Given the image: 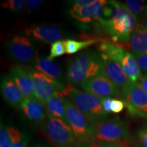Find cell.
Returning <instances> with one entry per match:
<instances>
[{"mask_svg":"<svg viewBox=\"0 0 147 147\" xmlns=\"http://www.w3.org/2000/svg\"><path fill=\"white\" fill-rule=\"evenodd\" d=\"M108 3L113 8L112 15L107 18H100L99 21L117 45H126L135 30L138 19L128 10L124 3L115 1H109Z\"/></svg>","mask_w":147,"mask_h":147,"instance_id":"obj_1","label":"cell"},{"mask_svg":"<svg viewBox=\"0 0 147 147\" xmlns=\"http://www.w3.org/2000/svg\"><path fill=\"white\" fill-rule=\"evenodd\" d=\"M102 71V59L100 55L86 51L76 57L69 64L67 80L71 85L81 84Z\"/></svg>","mask_w":147,"mask_h":147,"instance_id":"obj_2","label":"cell"},{"mask_svg":"<svg viewBox=\"0 0 147 147\" xmlns=\"http://www.w3.org/2000/svg\"><path fill=\"white\" fill-rule=\"evenodd\" d=\"M62 94L63 96L68 97V100L93 123L106 118L107 115L103 110L102 99L87 92L75 89L71 84L65 88Z\"/></svg>","mask_w":147,"mask_h":147,"instance_id":"obj_3","label":"cell"},{"mask_svg":"<svg viewBox=\"0 0 147 147\" xmlns=\"http://www.w3.org/2000/svg\"><path fill=\"white\" fill-rule=\"evenodd\" d=\"M129 136L127 125L119 117L105 119L94 125L90 140L97 142H115L123 147Z\"/></svg>","mask_w":147,"mask_h":147,"instance_id":"obj_4","label":"cell"},{"mask_svg":"<svg viewBox=\"0 0 147 147\" xmlns=\"http://www.w3.org/2000/svg\"><path fill=\"white\" fill-rule=\"evenodd\" d=\"M42 130L55 147H73L76 142L70 127L61 119L49 114L42 123Z\"/></svg>","mask_w":147,"mask_h":147,"instance_id":"obj_5","label":"cell"},{"mask_svg":"<svg viewBox=\"0 0 147 147\" xmlns=\"http://www.w3.org/2000/svg\"><path fill=\"white\" fill-rule=\"evenodd\" d=\"M121 97L130 116L147 119V94L138 82H130Z\"/></svg>","mask_w":147,"mask_h":147,"instance_id":"obj_6","label":"cell"},{"mask_svg":"<svg viewBox=\"0 0 147 147\" xmlns=\"http://www.w3.org/2000/svg\"><path fill=\"white\" fill-rule=\"evenodd\" d=\"M5 48L8 57L18 63L33 65L38 56L34 44L25 36H13L7 42Z\"/></svg>","mask_w":147,"mask_h":147,"instance_id":"obj_7","label":"cell"},{"mask_svg":"<svg viewBox=\"0 0 147 147\" xmlns=\"http://www.w3.org/2000/svg\"><path fill=\"white\" fill-rule=\"evenodd\" d=\"M67 123L74 134L76 140L84 141L91 138L94 123L80 111L68 99L63 97Z\"/></svg>","mask_w":147,"mask_h":147,"instance_id":"obj_8","label":"cell"},{"mask_svg":"<svg viewBox=\"0 0 147 147\" xmlns=\"http://www.w3.org/2000/svg\"><path fill=\"white\" fill-rule=\"evenodd\" d=\"M27 69L34 84L36 97L42 104L57 94L63 95L65 87L63 84L51 79L37 71L34 67L27 66Z\"/></svg>","mask_w":147,"mask_h":147,"instance_id":"obj_9","label":"cell"},{"mask_svg":"<svg viewBox=\"0 0 147 147\" xmlns=\"http://www.w3.org/2000/svg\"><path fill=\"white\" fill-rule=\"evenodd\" d=\"M80 87L85 92L102 100L121 95V91L106 77L103 71L100 74L82 82Z\"/></svg>","mask_w":147,"mask_h":147,"instance_id":"obj_10","label":"cell"},{"mask_svg":"<svg viewBox=\"0 0 147 147\" xmlns=\"http://www.w3.org/2000/svg\"><path fill=\"white\" fill-rule=\"evenodd\" d=\"M26 36L47 44L60 41L65 37L63 31L55 25H34L25 30Z\"/></svg>","mask_w":147,"mask_h":147,"instance_id":"obj_11","label":"cell"},{"mask_svg":"<svg viewBox=\"0 0 147 147\" xmlns=\"http://www.w3.org/2000/svg\"><path fill=\"white\" fill-rule=\"evenodd\" d=\"M108 1L104 0H95V2L87 6H79L74 5L69 10L71 15L79 21L83 23H89L95 20H100L104 14Z\"/></svg>","mask_w":147,"mask_h":147,"instance_id":"obj_12","label":"cell"},{"mask_svg":"<svg viewBox=\"0 0 147 147\" xmlns=\"http://www.w3.org/2000/svg\"><path fill=\"white\" fill-rule=\"evenodd\" d=\"M10 75L25 98H36L34 82L26 67L21 65L12 66Z\"/></svg>","mask_w":147,"mask_h":147,"instance_id":"obj_13","label":"cell"},{"mask_svg":"<svg viewBox=\"0 0 147 147\" xmlns=\"http://www.w3.org/2000/svg\"><path fill=\"white\" fill-rule=\"evenodd\" d=\"M1 92L3 100L14 107L21 108L25 99L10 74L1 78Z\"/></svg>","mask_w":147,"mask_h":147,"instance_id":"obj_14","label":"cell"},{"mask_svg":"<svg viewBox=\"0 0 147 147\" xmlns=\"http://www.w3.org/2000/svg\"><path fill=\"white\" fill-rule=\"evenodd\" d=\"M103 73L122 91L131 82L120 64L110 59L102 60Z\"/></svg>","mask_w":147,"mask_h":147,"instance_id":"obj_15","label":"cell"},{"mask_svg":"<svg viewBox=\"0 0 147 147\" xmlns=\"http://www.w3.org/2000/svg\"><path fill=\"white\" fill-rule=\"evenodd\" d=\"M29 121L34 123H43L47 113L45 106L36 98H25L20 108Z\"/></svg>","mask_w":147,"mask_h":147,"instance_id":"obj_16","label":"cell"},{"mask_svg":"<svg viewBox=\"0 0 147 147\" xmlns=\"http://www.w3.org/2000/svg\"><path fill=\"white\" fill-rule=\"evenodd\" d=\"M34 68L51 79L63 84L62 73L59 67L52 60L37 57L34 64Z\"/></svg>","mask_w":147,"mask_h":147,"instance_id":"obj_17","label":"cell"},{"mask_svg":"<svg viewBox=\"0 0 147 147\" xmlns=\"http://www.w3.org/2000/svg\"><path fill=\"white\" fill-rule=\"evenodd\" d=\"M119 63L123 69L129 80L132 82H138L142 77V74L134 56L127 51L119 60Z\"/></svg>","mask_w":147,"mask_h":147,"instance_id":"obj_18","label":"cell"},{"mask_svg":"<svg viewBox=\"0 0 147 147\" xmlns=\"http://www.w3.org/2000/svg\"><path fill=\"white\" fill-rule=\"evenodd\" d=\"M43 105L45 106L47 114L61 119L63 122H65L66 124L68 125L67 117H66L63 97L61 94L55 95Z\"/></svg>","mask_w":147,"mask_h":147,"instance_id":"obj_19","label":"cell"},{"mask_svg":"<svg viewBox=\"0 0 147 147\" xmlns=\"http://www.w3.org/2000/svg\"><path fill=\"white\" fill-rule=\"evenodd\" d=\"M125 45L132 55L147 52V32L135 29Z\"/></svg>","mask_w":147,"mask_h":147,"instance_id":"obj_20","label":"cell"},{"mask_svg":"<svg viewBox=\"0 0 147 147\" xmlns=\"http://www.w3.org/2000/svg\"><path fill=\"white\" fill-rule=\"evenodd\" d=\"M105 41L102 39H89L84 41H77L75 40L67 39L63 40L64 45H65V53L66 54L72 55L76 53L79 51L83 50L89 46L93 45L95 44L101 43Z\"/></svg>","mask_w":147,"mask_h":147,"instance_id":"obj_21","label":"cell"},{"mask_svg":"<svg viewBox=\"0 0 147 147\" xmlns=\"http://www.w3.org/2000/svg\"><path fill=\"white\" fill-rule=\"evenodd\" d=\"M124 4L132 14L141 18L147 15V3L144 1L138 0H127Z\"/></svg>","mask_w":147,"mask_h":147,"instance_id":"obj_22","label":"cell"},{"mask_svg":"<svg viewBox=\"0 0 147 147\" xmlns=\"http://www.w3.org/2000/svg\"><path fill=\"white\" fill-rule=\"evenodd\" d=\"M13 137L11 126L5 127L1 125L0 129V147H12Z\"/></svg>","mask_w":147,"mask_h":147,"instance_id":"obj_23","label":"cell"},{"mask_svg":"<svg viewBox=\"0 0 147 147\" xmlns=\"http://www.w3.org/2000/svg\"><path fill=\"white\" fill-rule=\"evenodd\" d=\"M11 131L13 137L12 147H27L29 140L24 134L13 127H11Z\"/></svg>","mask_w":147,"mask_h":147,"instance_id":"obj_24","label":"cell"},{"mask_svg":"<svg viewBox=\"0 0 147 147\" xmlns=\"http://www.w3.org/2000/svg\"><path fill=\"white\" fill-rule=\"evenodd\" d=\"M65 54V49L63 40H60L51 45L50 54L48 57V59L52 60L53 59L59 57Z\"/></svg>","mask_w":147,"mask_h":147,"instance_id":"obj_25","label":"cell"},{"mask_svg":"<svg viewBox=\"0 0 147 147\" xmlns=\"http://www.w3.org/2000/svg\"><path fill=\"white\" fill-rule=\"evenodd\" d=\"M27 1L25 0H8V1L3 2V8L9 9V10L14 11V12H19L26 5Z\"/></svg>","mask_w":147,"mask_h":147,"instance_id":"obj_26","label":"cell"},{"mask_svg":"<svg viewBox=\"0 0 147 147\" xmlns=\"http://www.w3.org/2000/svg\"><path fill=\"white\" fill-rule=\"evenodd\" d=\"M133 56L142 74V76H147V52Z\"/></svg>","mask_w":147,"mask_h":147,"instance_id":"obj_27","label":"cell"},{"mask_svg":"<svg viewBox=\"0 0 147 147\" xmlns=\"http://www.w3.org/2000/svg\"><path fill=\"white\" fill-rule=\"evenodd\" d=\"M125 107L123 101L118 99H113L111 104V113L117 114L121 113Z\"/></svg>","mask_w":147,"mask_h":147,"instance_id":"obj_28","label":"cell"},{"mask_svg":"<svg viewBox=\"0 0 147 147\" xmlns=\"http://www.w3.org/2000/svg\"><path fill=\"white\" fill-rule=\"evenodd\" d=\"M138 141L141 147H147V126L139 130Z\"/></svg>","mask_w":147,"mask_h":147,"instance_id":"obj_29","label":"cell"},{"mask_svg":"<svg viewBox=\"0 0 147 147\" xmlns=\"http://www.w3.org/2000/svg\"><path fill=\"white\" fill-rule=\"evenodd\" d=\"M42 3H43V1H41V0H29V1H27L26 8L29 12H30L38 8Z\"/></svg>","mask_w":147,"mask_h":147,"instance_id":"obj_30","label":"cell"},{"mask_svg":"<svg viewBox=\"0 0 147 147\" xmlns=\"http://www.w3.org/2000/svg\"><path fill=\"white\" fill-rule=\"evenodd\" d=\"M91 147H121L117 143L115 142H97L91 141L90 143Z\"/></svg>","mask_w":147,"mask_h":147,"instance_id":"obj_31","label":"cell"},{"mask_svg":"<svg viewBox=\"0 0 147 147\" xmlns=\"http://www.w3.org/2000/svg\"><path fill=\"white\" fill-rule=\"evenodd\" d=\"M135 29L139 31H146L147 32V15L144 17L138 19Z\"/></svg>","mask_w":147,"mask_h":147,"instance_id":"obj_32","label":"cell"},{"mask_svg":"<svg viewBox=\"0 0 147 147\" xmlns=\"http://www.w3.org/2000/svg\"><path fill=\"white\" fill-rule=\"evenodd\" d=\"M113 98H106L102 100L103 110L104 113L108 115L109 113H111V104Z\"/></svg>","mask_w":147,"mask_h":147,"instance_id":"obj_33","label":"cell"},{"mask_svg":"<svg viewBox=\"0 0 147 147\" xmlns=\"http://www.w3.org/2000/svg\"><path fill=\"white\" fill-rule=\"evenodd\" d=\"M95 0H76L74 1V4L79 5V6L84 7L92 4L95 2Z\"/></svg>","mask_w":147,"mask_h":147,"instance_id":"obj_34","label":"cell"},{"mask_svg":"<svg viewBox=\"0 0 147 147\" xmlns=\"http://www.w3.org/2000/svg\"><path fill=\"white\" fill-rule=\"evenodd\" d=\"M138 83L140 84V86L142 87V89L146 92L147 94V76H142Z\"/></svg>","mask_w":147,"mask_h":147,"instance_id":"obj_35","label":"cell"},{"mask_svg":"<svg viewBox=\"0 0 147 147\" xmlns=\"http://www.w3.org/2000/svg\"><path fill=\"white\" fill-rule=\"evenodd\" d=\"M73 147H90L89 140H84V141L76 140V142L75 143L74 146Z\"/></svg>","mask_w":147,"mask_h":147,"instance_id":"obj_36","label":"cell"},{"mask_svg":"<svg viewBox=\"0 0 147 147\" xmlns=\"http://www.w3.org/2000/svg\"><path fill=\"white\" fill-rule=\"evenodd\" d=\"M34 147H47V146H44V145H42V144H38V145H36V146H34Z\"/></svg>","mask_w":147,"mask_h":147,"instance_id":"obj_37","label":"cell"}]
</instances>
